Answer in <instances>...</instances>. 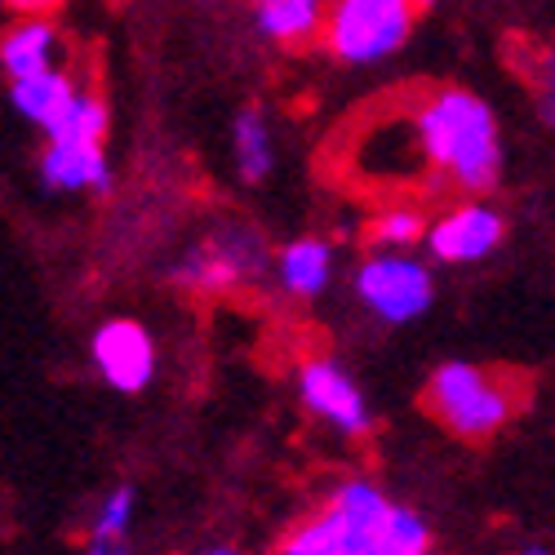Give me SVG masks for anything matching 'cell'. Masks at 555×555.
<instances>
[{
  "instance_id": "1",
  "label": "cell",
  "mask_w": 555,
  "mask_h": 555,
  "mask_svg": "<svg viewBox=\"0 0 555 555\" xmlns=\"http://www.w3.org/2000/svg\"><path fill=\"white\" fill-rule=\"evenodd\" d=\"M423 156L436 173L453 178L462 192H489L502 173V143L498 120L489 103H480L472 89H436L413 107Z\"/></svg>"
},
{
  "instance_id": "2",
  "label": "cell",
  "mask_w": 555,
  "mask_h": 555,
  "mask_svg": "<svg viewBox=\"0 0 555 555\" xmlns=\"http://www.w3.org/2000/svg\"><path fill=\"white\" fill-rule=\"evenodd\" d=\"M423 409L462 440H489L520 409V383L512 374H493L485 364L449 360L431 374L423 391Z\"/></svg>"
},
{
  "instance_id": "3",
  "label": "cell",
  "mask_w": 555,
  "mask_h": 555,
  "mask_svg": "<svg viewBox=\"0 0 555 555\" xmlns=\"http://www.w3.org/2000/svg\"><path fill=\"white\" fill-rule=\"evenodd\" d=\"M387 516L391 502L383 498V489L369 480H347L334 489L325 512L302 520L275 555H369Z\"/></svg>"
},
{
  "instance_id": "4",
  "label": "cell",
  "mask_w": 555,
  "mask_h": 555,
  "mask_svg": "<svg viewBox=\"0 0 555 555\" xmlns=\"http://www.w3.org/2000/svg\"><path fill=\"white\" fill-rule=\"evenodd\" d=\"M413 0H338L325 23V44L343 63H378L413 31Z\"/></svg>"
},
{
  "instance_id": "5",
  "label": "cell",
  "mask_w": 555,
  "mask_h": 555,
  "mask_svg": "<svg viewBox=\"0 0 555 555\" xmlns=\"http://www.w3.org/2000/svg\"><path fill=\"white\" fill-rule=\"evenodd\" d=\"M262 267H267V245H262L258 231L227 227V231H218V236H209L205 245H196L173 267V281L182 289H192V294L218 298V294L249 285Z\"/></svg>"
},
{
  "instance_id": "6",
  "label": "cell",
  "mask_w": 555,
  "mask_h": 555,
  "mask_svg": "<svg viewBox=\"0 0 555 555\" xmlns=\"http://www.w3.org/2000/svg\"><path fill=\"white\" fill-rule=\"evenodd\" d=\"M356 294L374 315L391 320V325H404V320L423 315L431 307L436 289H431V271L418 258L374 249L356 275Z\"/></svg>"
},
{
  "instance_id": "7",
  "label": "cell",
  "mask_w": 555,
  "mask_h": 555,
  "mask_svg": "<svg viewBox=\"0 0 555 555\" xmlns=\"http://www.w3.org/2000/svg\"><path fill=\"white\" fill-rule=\"evenodd\" d=\"M298 391H302V404L315 413V418H325L343 436H369V427H374V413H369L360 387L351 383V374L338 360H325V356L302 360Z\"/></svg>"
},
{
  "instance_id": "8",
  "label": "cell",
  "mask_w": 555,
  "mask_h": 555,
  "mask_svg": "<svg viewBox=\"0 0 555 555\" xmlns=\"http://www.w3.org/2000/svg\"><path fill=\"white\" fill-rule=\"evenodd\" d=\"M94 364H99L107 387L133 396L156 374V347L138 320H107V325L94 334Z\"/></svg>"
},
{
  "instance_id": "9",
  "label": "cell",
  "mask_w": 555,
  "mask_h": 555,
  "mask_svg": "<svg viewBox=\"0 0 555 555\" xmlns=\"http://www.w3.org/2000/svg\"><path fill=\"white\" fill-rule=\"evenodd\" d=\"M427 245L440 262H476L502 245V214L489 205H457L427 231Z\"/></svg>"
},
{
  "instance_id": "10",
  "label": "cell",
  "mask_w": 555,
  "mask_h": 555,
  "mask_svg": "<svg viewBox=\"0 0 555 555\" xmlns=\"http://www.w3.org/2000/svg\"><path fill=\"white\" fill-rule=\"evenodd\" d=\"M40 178L54 192H112V169L103 156V143H67V138H50V147L40 156Z\"/></svg>"
},
{
  "instance_id": "11",
  "label": "cell",
  "mask_w": 555,
  "mask_h": 555,
  "mask_svg": "<svg viewBox=\"0 0 555 555\" xmlns=\"http://www.w3.org/2000/svg\"><path fill=\"white\" fill-rule=\"evenodd\" d=\"M59 50H63V40L54 31L50 18H31L23 14L5 40H0V67H5L10 80H23V76H36V72H50L59 67Z\"/></svg>"
},
{
  "instance_id": "12",
  "label": "cell",
  "mask_w": 555,
  "mask_h": 555,
  "mask_svg": "<svg viewBox=\"0 0 555 555\" xmlns=\"http://www.w3.org/2000/svg\"><path fill=\"white\" fill-rule=\"evenodd\" d=\"M76 94H80L76 80H72L67 72H59V67L36 72V76H23V80H14V85H10L14 112H18L23 120L40 125L44 133H50V129L63 120V112L76 103Z\"/></svg>"
},
{
  "instance_id": "13",
  "label": "cell",
  "mask_w": 555,
  "mask_h": 555,
  "mask_svg": "<svg viewBox=\"0 0 555 555\" xmlns=\"http://www.w3.org/2000/svg\"><path fill=\"white\" fill-rule=\"evenodd\" d=\"M258 27L275 44H307L311 36H325L330 10L325 0H258Z\"/></svg>"
},
{
  "instance_id": "14",
  "label": "cell",
  "mask_w": 555,
  "mask_h": 555,
  "mask_svg": "<svg viewBox=\"0 0 555 555\" xmlns=\"http://www.w3.org/2000/svg\"><path fill=\"white\" fill-rule=\"evenodd\" d=\"M281 285L294 294V298H315L320 289L330 285V271H334V249L325 241H294L281 249Z\"/></svg>"
},
{
  "instance_id": "15",
  "label": "cell",
  "mask_w": 555,
  "mask_h": 555,
  "mask_svg": "<svg viewBox=\"0 0 555 555\" xmlns=\"http://www.w3.org/2000/svg\"><path fill=\"white\" fill-rule=\"evenodd\" d=\"M231 143H236V169L245 182H262L271 173V133H267V120L258 112H241L236 116V129H231Z\"/></svg>"
},
{
  "instance_id": "16",
  "label": "cell",
  "mask_w": 555,
  "mask_h": 555,
  "mask_svg": "<svg viewBox=\"0 0 555 555\" xmlns=\"http://www.w3.org/2000/svg\"><path fill=\"white\" fill-rule=\"evenodd\" d=\"M427 218L409 205H396V209H383L374 222H369V245L374 249H387V254H404L409 245L427 241Z\"/></svg>"
},
{
  "instance_id": "17",
  "label": "cell",
  "mask_w": 555,
  "mask_h": 555,
  "mask_svg": "<svg viewBox=\"0 0 555 555\" xmlns=\"http://www.w3.org/2000/svg\"><path fill=\"white\" fill-rule=\"evenodd\" d=\"M427 546H431L427 525L413 516V512H404V506H391V516H387V525L378 529V538H374V546H369V555H427Z\"/></svg>"
},
{
  "instance_id": "18",
  "label": "cell",
  "mask_w": 555,
  "mask_h": 555,
  "mask_svg": "<svg viewBox=\"0 0 555 555\" xmlns=\"http://www.w3.org/2000/svg\"><path fill=\"white\" fill-rule=\"evenodd\" d=\"M103 133H107V107L99 94H76V103L50 129V138H67V143H103Z\"/></svg>"
},
{
  "instance_id": "19",
  "label": "cell",
  "mask_w": 555,
  "mask_h": 555,
  "mask_svg": "<svg viewBox=\"0 0 555 555\" xmlns=\"http://www.w3.org/2000/svg\"><path fill=\"white\" fill-rule=\"evenodd\" d=\"M129 520H133V489H116L99 506L94 538H129Z\"/></svg>"
},
{
  "instance_id": "20",
  "label": "cell",
  "mask_w": 555,
  "mask_h": 555,
  "mask_svg": "<svg viewBox=\"0 0 555 555\" xmlns=\"http://www.w3.org/2000/svg\"><path fill=\"white\" fill-rule=\"evenodd\" d=\"M533 85H538V107H542V120L555 125V54H546L538 67H533Z\"/></svg>"
},
{
  "instance_id": "21",
  "label": "cell",
  "mask_w": 555,
  "mask_h": 555,
  "mask_svg": "<svg viewBox=\"0 0 555 555\" xmlns=\"http://www.w3.org/2000/svg\"><path fill=\"white\" fill-rule=\"evenodd\" d=\"M5 5L14 10V14H31V18H44V14H54L63 0H5Z\"/></svg>"
},
{
  "instance_id": "22",
  "label": "cell",
  "mask_w": 555,
  "mask_h": 555,
  "mask_svg": "<svg viewBox=\"0 0 555 555\" xmlns=\"http://www.w3.org/2000/svg\"><path fill=\"white\" fill-rule=\"evenodd\" d=\"M89 555H125V538H94Z\"/></svg>"
},
{
  "instance_id": "23",
  "label": "cell",
  "mask_w": 555,
  "mask_h": 555,
  "mask_svg": "<svg viewBox=\"0 0 555 555\" xmlns=\"http://www.w3.org/2000/svg\"><path fill=\"white\" fill-rule=\"evenodd\" d=\"M413 5H418V10H431V5H436V0H413Z\"/></svg>"
},
{
  "instance_id": "24",
  "label": "cell",
  "mask_w": 555,
  "mask_h": 555,
  "mask_svg": "<svg viewBox=\"0 0 555 555\" xmlns=\"http://www.w3.org/2000/svg\"><path fill=\"white\" fill-rule=\"evenodd\" d=\"M205 555H236V551H227V546H218V551H205Z\"/></svg>"
},
{
  "instance_id": "25",
  "label": "cell",
  "mask_w": 555,
  "mask_h": 555,
  "mask_svg": "<svg viewBox=\"0 0 555 555\" xmlns=\"http://www.w3.org/2000/svg\"><path fill=\"white\" fill-rule=\"evenodd\" d=\"M525 555H546V551H542V546H529V551H525Z\"/></svg>"
},
{
  "instance_id": "26",
  "label": "cell",
  "mask_w": 555,
  "mask_h": 555,
  "mask_svg": "<svg viewBox=\"0 0 555 555\" xmlns=\"http://www.w3.org/2000/svg\"><path fill=\"white\" fill-rule=\"evenodd\" d=\"M334 5H338V0H334Z\"/></svg>"
}]
</instances>
